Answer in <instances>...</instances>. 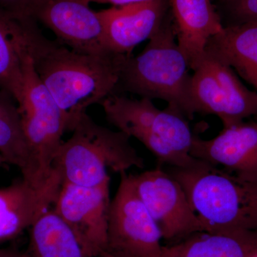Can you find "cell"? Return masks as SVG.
<instances>
[{
    "mask_svg": "<svg viewBox=\"0 0 257 257\" xmlns=\"http://www.w3.org/2000/svg\"><path fill=\"white\" fill-rule=\"evenodd\" d=\"M27 253L30 257H88L74 231L53 209L30 226Z\"/></svg>",
    "mask_w": 257,
    "mask_h": 257,
    "instance_id": "ffe728a7",
    "label": "cell"
},
{
    "mask_svg": "<svg viewBox=\"0 0 257 257\" xmlns=\"http://www.w3.org/2000/svg\"><path fill=\"white\" fill-rule=\"evenodd\" d=\"M3 163H5L4 159H3V157L0 155V166L3 165Z\"/></svg>",
    "mask_w": 257,
    "mask_h": 257,
    "instance_id": "484cf974",
    "label": "cell"
},
{
    "mask_svg": "<svg viewBox=\"0 0 257 257\" xmlns=\"http://www.w3.org/2000/svg\"><path fill=\"white\" fill-rule=\"evenodd\" d=\"M191 111L214 115L223 127L257 116V92L246 87L231 67L206 53L193 69Z\"/></svg>",
    "mask_w": 257,
    "mask_h": 257,
    "instance_id": "52a82bcc",
    "label": "cell"
},
{
    "mask_svg": "<svg viewBox=\"0 0 257 257\" xmlns=\"http://www.w3.org/2000/svg\"><path fill=\"white\" fill-rule=\"evenodd\" d=\"M135 192L157 223L162 239L182 241L204 231L178 181L160 166L138 175H128Z\"/></svg>",
    "mask_w": 257,
    "mask_h": 257,
    "instance_id": "9c48e42d",
    "label": "cell"
},
{
    "mask_svg": "<svg viewBox=\"0 0 257 257\" xmlns=\"http://www.w3.org/2000/svg\"><path fill=\"white\" fill-rule=\"evenodd\" d=\"M170 173L182 185L204 231H256L257 181L199 160Z\"/></svg>",
    "mask_w": 257,
    "mask_h": 257,
    "instance_id": "7a4b0ae2",
    "label": "cell"
},
{
    "mask_svg": "<svg viewBox=\"0 0 257 257\" xmlns=\"http://www.w3.org/2000/svg\"><path fill=\"white\" fill-rule=\"evenodd\" d=\"M138 55L125 56L116 91L141 98L162 99L168 106L192 119L190 69L177 43L175 29L162 23Z\"/></svg>",
    "mask_w": 257,
    "mask_h": 257,
    "instance_id": "3957f363",
    "label": "cell"
},
{
    "mask_svg": "<svg viewBox=\"0 0 257 257\" xmlns=\"http://www.w3.org/2000/svg\"><path fill=\"white\" fill-rule=\"evenodd\" d=\"M232 11L239 23L257 20V0H232Z\"/></svg>",
    "mask_w": 257,
    "mask_h": 257,
    "instance_id": "7402d4cb",
    "label": "cell"
},
{
    "mask_svg": "<svg viewBox=\"0 0 257 257\" xmlns=\"http://www.w3.org/2000/svg\"><path fill=\"white\" fill-rule=\"evenodd\" d=\"M104 25L108 50L116 55L131 56L134 49L150 40L162 25L163 0L111 7L98 12Z\"/></svg>",
    "mask_w": 257,
    "mask_h": 257,
    "instance_id": "5bb4252c",
    "label": "cell"
},
{
    "mask_svg": "<svg viewBox=\"0 0 257 257\" xmlns=\"http://www.w3.org/2000/svg\"><path fill=\"white\" fill-rule=\"evenodd\" d=\"M87 3H101V4H111L115 7L125 6V5L145 3L152 0H86Z\"/></svg>",
    "mask_w": 257,
    "mask_h": 257,
    "instance_id": "603a6c76",
    "label": "cell"
},
{
    "mask_svg": "<svg viewBox=\"0 0 257 257\" xmlns=\"http://www.w3.org/2000/svg\"><path fill=\"white\" fill-rule=\"evenodd\" d=\"M86 0H45L35 19L50 29L57 40L84 55L111 54L106 47L104 25L98 12Z\"/></svg>",
    "mask_w": 257,
    "mask_h": 257,
    "instance_id": "8fae6325",
    "label": "cell"
},
{
    "mask_svg": "<svg viewBox=\"0 0 257 257\" xmlns=\"http://www.w3.org/2000/svg\"><path fill=\"white\" fill-rule=\"evenodd\" d=\"M109 186L110 179L94 187L63 182L54 204V210L74 231L88 257H99L107 248Z\"/></svg>",
    "mask_w": 257,
    "mask_h": 257,
    "instance_id": "30bf717a",
    "label": "cell"
},
{
    "mask_svg": "<svg viewBox=\"0 0 257 257\" xmlns=\"http://www.w3.org/2000/svg\"><path fill=\"white\" fill-rule=\"evenodd\" d=\"M111 201L108 252L117 257H162V236L157 223L134 189L126 172L120 174Z\"/></svg>",
    "mask_w": 257,
    "mask_h": 257,
    "instance_id": "ba28073f",
    "label": "cell"
},
{
    "mask_svg": "<svg viewBox=\"0 0 257 257\" xmlns=\"http://www.w3.org/2000/svg\"><path fill=\"white\" fill-rule=\"evenodd\" d=\"M0 257H30L28 253L15 248H0Z\"/></svg>",
    "mask_w": 257,
    "mask_h": 257,
    "instance_id": "cb8c5ba5",
    "label": "cell"
},
{
    "mask_svg": "<svg viewBox=\"0 0 257 257\" xmlns=\"http://www.w3.org/2000/svg\"><path fill=\"white\" fill-rule=\"evenodd\" d=\"M72 133L61 145L53 164L63 182L94 187L110 179L109 169L120 175L133 167H145L130 137L96 124L87 112L79 118Z\"/></svg>",
    "mask_w": 257,
    "mask_h": 257,
    "instance_id": "277c9868",
    "label": "cell"
},
{
    "mask_svg": "<svg viewBox=\"0 0 257 257\" xmlns=\"http://www.w3.org/2000/svg\"><path fill=\"white\" fill-rule=\"evenodd\" d=\"M30 20H18L0 8V89L9 92L18 104L23 99V58L28 53Z\"/></svg>",
    "mask_w": 257,
    "mask_h": 257,
    "instance_id": "ac0fdd59",
    "label": "cell"
},
{
    "mask_svg": "<svg viewBox=\"0 0 257 257\" xmlns=\"http://www.w3.org/2000/svg\"><path fill=\"white\" fill-rule=\"evenodd\" d=\"M256 231L197 232L162 247V257H256Z\"/></svg>",
    "mask_w": 257,
    "mask_h": 257,
    "instance_id": "e0dca14e",
    "label": "cell"
},
{
    "mask_svg": "<svg viewBox=\"0 0 257 257\" xmlns=\"http://www.w3.org/2000/svg\"><path fill=\"white\" fill-rule=\"evenodd\" d=\"M177 43L193 70L204 58L206 47L224 27L211 0H170Z\"/></svg>",
    "mask_w": 257,
    "mask_h": 257,
    "instance_id": "9a60e30c",
    "label": "cell"
},
{
    "mask_svg": "<svg viewBox=\"0 0 257 257\" xmlns=\"http://www.w3.org/2000/svg\"><path fill=\"white\" fill-rule=\"evenodd\" d=\"M28 55L34 68L63 113L66 132H72L87 108L116 91L126 55H84L44 36L32 20L27 28Z\"/></svg>",
    "mask_w": 257,
    "mask_h": 257,
    "instance_id": "6da1fadb",
    "label": "cell"
},
{
    "mask_svg": "<svg viewBox=\"0 0 257 257\" xmlns=\"http://www.w3.org/2000/svg\"><path fill=\"white\" fill-rule=\"evenodd\" d=\"M13 96L0 89V155L5 163L18 167L23 178L35 185L39 178L36 166L24 134L21 116Z\"/></svg>",
    "mask_w": 257,
    "mask_h": 257,
    "instance_id": "d6986e66",
    "label": "cell"
},
{
    "mask_svg": "<svg viewBox=\"0 0 257 257\" xmlns=\"http://www.w3.org/2000/svg\"><path fill=\"white\" fill-rule=\"evenodd\" d=\"M191 156L257 181V121H241L223 127L211 140L194 136Z\"/></svg>",
    "mask_w": 257,
    "mask_h": 257,
    "instance_id": "4fadbf2b",
    "label": "cell"
},
{
    "mask_svg": "<svg viewBox=\"0 0 257 257\" xmlns=\"http://www.w3.org/2000/svg\"><path fill=\"white\" fill-rule=\"evenodd\" d=\"M100 104L110 124L143 144L160 163L186 168L198 162L190 155L194 135L179 111L168 106L159 109L147 98L131 99L114 93Z\"/></svg>",
    "mask_w": 257,
    "mask_h": 257,
    "instance_id": "5b68a950",
    "label": "cell"
},
{
    "mask_svg": "<svg viewBox=\"0 0 257 257\" xmlns=\"http://www.w3.org/2000/svg\"><path fill=\"white\" fill-rule=\"evenodd\" d=\"M99 257H117L116 256H114V254H112V253L108 252V251H104V252H103L101 253L100 256Z\"/></svg>",
    "mask_w": 257,
    "mask_h": 257,
    "instance_id": "d4e9b609",
    "label": "cell"
},
{
    "mask_svg": "<svg viewBox=\"0 0 257 257\" xmlns=\"http://www.w3.org/2000/svg\"><path fill=\"white\" fill-rule=\"evenodd\" d=\"M45 0H0V8L20 20L33 19Z\"/></svg>",
    "mask_w": 257,
    "mask_h": 257,
    "instance_id": "44dd1931",
    "label": "cell"
},
{
    "mask_svg": "<svg viewBox=\"0 0 257 257\" xmlns=\"http://www.w3.org/2000/svg\"><path fill=\"white\" fill-rule=\"evenodd\" d=\"M206 53L236 71L257 92V20L224 28Z\"/></svg>",
    "mask_w": 257,
    "mask_h": 257,
    "instance_id": "2e32d148",
    "label": "cell"
},
{
    "mask_svg": "<svg viewBox=\"0 0 257 257\" xmlns=\"http://www.w3.org/2000/svg\"><path fill=\"white\" fill-rule=\"evenodd\" d=\"M63 181L53 167L45 183L35 185L25 179L0 188V243L30 229L42 213L55 204Z\"/></svg>",
    "mask_w": 257,
    "mask_h": 257,
    "instance_id": "7c38bea8",
    "label": "cell"
},
{
    "mask_svg": "<svg viewBox=\"0 0 257 257\" xmlns=\"http://www.w3.org/2000/svg\"><path fill=\"white\" fill-rule=\"evenodd\" d=\"M23 95L18 104L25 138L39 178L45 182L53 170L56 155L66 132L63 113L44 86L30 56L23 58Z\"/></svg>",
    "mask_w": 257,
    "mask_h": 257,
    "instance_id": "8992f818",
    "label": "cell"
}]
</instances>
